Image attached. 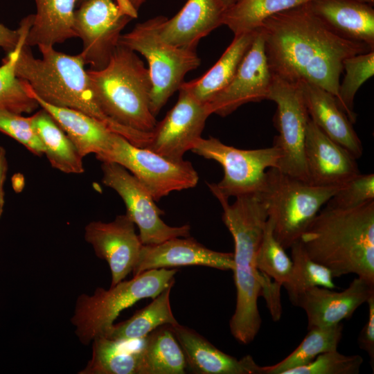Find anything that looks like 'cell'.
<instances>
[{
  "label": "cell",
  "mask_w": 374,
  "mask_h": 374,
  "mask_svg": "<svg viewBox=\"0 0 374 374\" xmlns=\"http://www.w3.org/2000/svg\"><path fill=\"white\" fill-rule=\"evenodd\" d=\"M368 307V320L359 335L357 341L359 348L367 353L370 364L374 371V294L367 301Z\"/></svg>",
  "instance_id": "cell-40"
},
{
  "label": "cell",
  "mask_w": 374,
  "mask_h": 374,
  "mask_svg": "<svg viewBox=\"0 0 374 374\" xmlns=\"http://www.w3.org/2000/svg\"><path fill=\"white\" fill-rule=\"evenodd\" d=\"M175 105L151 132L145 147L154 152L173 161H181L201 138L208 117L206 105L180 87Z\"/></svg>",
  "instance_id": "cell-14"
},
{
  "label": "cell",
  "mask_w": 374,
  "mask_h": 374,
  "mask_svg": "<svg viewBox=\"0 0 374 374\" xmlns=\"http://www.w3.org/2000/svg\"><path fill=\"white\" fill-rule=\"evenodd\" d=\"M272 74L259 29L227 86L206 103L209 114L226 116L240 106L267 99Z\"/></svg>",
  "instance_id": "cell-15"
},
{
  "label": "cell",
  "mask_w": 374,
  "mask_h": 374,
  "mask_svg": "<svg viewBox=\"0 0 374 374\" xmlns=\"http://www.w3.org/2000/svg\"><path fill=\"white\" fill-rule=\"evenodd\" d=\"M36 13L25 44L53 46L78 37L74 29L77 0H35Z\"/></svg>",
  "instance_id": "cell-25"
},
{
  "label": "cell",
  "mask_w": 374,
  "mask_h": 374,
  "mask_svg": "<svg viewBox=\"0 0 374 374\" xmlns=\"http://www.w3.org/2000/svg\"><path fill=\"white\" fill-rule=\"evenodd\" d=\"M195 154L220 163L224 170L222 180L207 184L213 195L230 197L260 193L267 170L278 168L279 149L269 148L242 150L227 145L214 137L199 138L190 150Z\"/></svg>",
  "instance_id": "cell-9"
},
{
  "label": "cell",
  "mask_w": 374,
  "mask_h": 374,
  "mask_svg": "<svg viewBox=\"0 0 374 374\" xmlns=\"http://www.w3.org/2000/svg\"><path fill=\"white\" fill-rule=\"evenodd\" d=\"M343 69L346 73L342 83L339 84L337 101L350 122L354 123L356 121V114L353 111L355 96L362 84L374 75V50L346 58L343 62Z\"/></svg>",
  "instance_id": "cell-35"
},
{
  "label": "cell",
  "mask_w": 374,
  "mask_h": 374,
  "mask_svg": "<svg viewBox=\"0 0 374 374\" xmlns=\"http://www.w3.org/2000/svg\"><path fill=\"white\" fill-rule=\"evenodd\" d=\"M273 75L294 82H308L337 100L343 62L374 47L346 38L304 3L267 18L258 28Z\"/></svg>",
  "instance_id": "cell-1"
},
{
  "label": "cell",
  "mask_w": 374,
  "mask_h": 374,
  "mask_svg": "<svg viewBox=\"0 0 374 374\" xmlns=\"http://www.w3.org/2000/svg\"><path fill=\"white\" fill-rule=\"evenodd\" d=\"M182 266H205L233 270V253L210 249L193 238L178 237L157 244H143L133 276L145 271Z\"/></svg>",
  "instance_id": "cell-19"
},
{
  "label": "cell",
  "mask_w": 374,
  "mask_h": 374,
  "mask_svg": "<svg viewBox=\"0 0 374 374\" xmlns=\"http://www.w3.org/2000/svg\"><path fill=\"white\" fill-rule=\"evenodd\" d=\"M8 170V163L5 148L0 145V218L5 204L4 184Z\"/></svg>",
  "instance_id": "cell-42"
},
{
  "label": "cell",
  "mask_w": 374,
  "mask_h": 374,
  "mask_svg": "<svg viewBox=\"0 0 374 374\" xmlns=\"http://www.w3.org/2000/svg\"><path fill=\"white\" fill-rule=\"evenodd\" d=\"M135 341L98 337L92 344L91 359L79 374H138L140 353Z\"/></svg>",
  "instance_id": "cell-29"
},
{
  "label": "cell",
  "mask_w": 374,
  "mask_h": 374,
  "mask_svg": "<svg viewBox=\"0 0 374 374\" xmlns=\"http://www.w3.org/2000/svg\"><path fill=\"white\" fill-rule=\"evenodd\" d=\"M223 13L217 0H188L174 17L163 19L160 35L172 45L195 49L202 38L222 25Z\"/></svg>",
  "instance_id": "cell-21"
},
{
  "label": "cell",
  "mask_w": 374,
  "mask_h": 374,
  "mask_svg": "<svg viewBox=\"0 0 374 374\" xmlns=\"http://www.w3.org/2000/svg\"><path fill=\"white\" fill-rule=\"evenodd\" d=\"M85 1H87V0H77V4H76V6H79L81 3H82L84 2Z\"/></svg>",
  "instance_id": "cell-47"
},
{
  "label": "cell",
  "mask_w": 374,
  "mask_h": 374,
  "mask_svg": "<svg viewBox=\"0 0 374 374\" xmlns=\"http://www.w3.org/2000/svg\"><path fill=\"white\" fill-rule=\"evenodd\" d=\"M300 84L311 121L356 159L360 158L363 153L362 142L353 123L339 107L336 98L315 84L308 82H300Z\"/></svg>",
  "instance_id": "cell-22"
},
{
  "label": "cell",
  "mask_w": 374,
  "mask_h": 374,
  "mask_svg": "<svg viewBox=\"0 0 374 374\" xmlns=\"http://www.w3.org/2000/svg\"><path fill=\"white\" fill-rule=\"evenodd\" d=\"M267 100L276 105L274 125L278 132L274 145L280 152L277 169L294 177L308 181L304 145L308 114L300 83H294L272 75Z\"/></svg>",
  "instance_id": "cell-11"
},
{
  "label": "cell",
  "mask_w": 374,
  "mask_h": 374,
  "mask_svg": "<svg viewBox=\"0 0 374 374\" xmlns=\"http://www.w3.org/2000/svg\"><path fill=\"white\" fill-rule=\"evenodd\" d=\"M84 237L96 256L107 262L111 286L132 272L143 244L136 233L135 224L126 213L109 222H90L84 227Z\"/></svg>",
  "instance_id": "cell-16"
},
{
  "label": "cell",
  "mask_w": 374,
  "mask_h": 374,
  "mask_svg": "<svg viewBox=\"0 0 374 374\" xmlns=\"http://www.w3.org/2000/svg\"><path fill=\"white\" fill-rule=\"evenodd\" d=\"M0 132L23 145L36 156L44 154V147L33 123L31 116L0 110Z\"/></svg>",
  "instance_id": "cell-39"
},
{
  "label": "cell",
  "mask_w": 374,
  "mask_h": 374,
  "mask_svg": "<svg viewBox=\"0 0 374 374\" xmlns=\"http://www.w3.org/2000/svg\"><path fill=\"white\" fill-rule=\"evenodd\" d=\"M30 27L26 29L18 46L8 53L0 66V110L19 114H30L39 107L27 91L25 81L19 78L15 72L20 49L25 44Z\"/></svg>",
  "instance_id": "cell-33"
},
{
  "label": "cell",
  "mask_w": 374,
  "mask_h": 374,
  "mask_svg": "<svg viewBox=\"0 0 374 374\" xmlns=\"http://www.w3.org/2000/svg\"><path fill=\"white\" fill-rule=\"evenodd\" d=\"M42 58H35L30 47L23 44L16 62L17 76L28 83L34 94L45 103L81 112L104 123L112 132L133 145L145 148L151 132L121 126L100 107L85 63L80 54L68 55L53 46H38Z\"/></svg>",
  "instance_id": "cell-3"
},
{
  "label": "cell",
  "mask_w": 374,
  "mask_h": 374,
  "mask_svg": "<svg viewBox=\"0 0 374 374\" xmlns=\"http://www.w3.org/2000/svg\"><path fill=\"white\" fill-rule=\"evenodd\" d=\"M304 156L308 181L314 185L339 187L360 173L357 159L311 119L306 127Z\"/></svg>",
  "instance_id": "cell-17"
},
{
  "label": "cell",
  "mask_w": 374,
  "mask_h": 374,
  "mask_svg": "<svg viewBox=\"0 0 374 374\" xmlns=\"http://www.w3.org/2000/svg\"><path fill=\"white\" fill-rule=\"evenodd\" d=\"M138 374H184L187 362L169 325H163L141 339Z\"/></svg>",
  "instance_id": "cell-27"
},
{
  "label": "cell",
  "mask_w": 374,
  "mask_h": 374,
  "mask_svg": "<svg viewBox=\"0 0 374 374\" xmlns=\"http://www.w3.org/2000/svg\"><path fill=\"white\" fill-rule=\"evenodd\" d=\"M87 73L106 116L131 130H153L157 121L150 109V72L134 51L118 44L104 68L89 69Z\"/></svg>",
  "instance_id": "cell-5"
},
{
  "label": "cell",
  "mask_w": 374,
  "mask_h": 374,
  "mask_svg": "<svg viewBox=\"0 0 374 374\" xmlns=\"http://www.w3.org/2000/svg\"><path fill=\"white\" fill-rule=\"evenodd\" d=\"M314 0H238L224 11L222 25L234 35L255 31L269 17Z\"/></svg>",
  "instance_id": "cell-32"
},
{
  "label": "cell",
  "mask_w": 374,
  "mask_h": 374,
  "mask_svg": "<svg viewBox=\"0 0 374 374\" xmlns=\"http://www.w3.org/2000/svg\"><path fill=\"white\" fill-rule=\"evenodd\" d=\"M146 0H130L134 7L138 10Z\"/></svg>",
  "instance_id": "cell-45"
},
{
  "label": "cell",
  "mask_w": 374,
  "mask_h": 374,
  "mask_svg": "<svg viewBox=\"0 0 374 374\" xmlns=\"http://www.w3.org/2000/svg\"><path fill=\"white\" fill-rule=\"evenodd\" d=\"M374 294V284L357 277L341 292L316 286L308 289L292 304L304 310L308 328L328 327L350 319Z\"/></svg>",
  "instance_id": "cell-18"
},
{
  "label": "cell",
  "mask_w": 374,
  "mask_h": 374,
  "mask_svg": "<svg viewBox=\"0 0 374 374\" xmlns=\"http://www.w3.org/2000/svg\"><path fill=\"white\" fill-rule=\"evenodd\" d=\"M363 362L359 355H345L337 349L323 353L308 364L285 374H358Z\"/></svg>",
  "instance_id": "cell-37"
},
{
  "label": "cell",
  "mask_w": 374,
  "mask_h": 374,
  "mask_svg": "<svg viewBox=\"0 0 374 374\" xmlns=\"http://www.w3.org/2000/svg\"><path fill=\"white\" fill-rule=\"evenodd\" d=\"M373 201L374 175L359 173L340 186L326 206L338 209H353Z\"/></svg>",
  "instance_id": "cell-38"
},
{
  "label": "cell",
  "mask_w": 374,
  "mask_h": 374,
  "mask_svg": "<svg viewBox=\"0 0 374 374\" xmlns=\"http://www.w3.org/2000/svg\"><path fill=\"white\" fill-rule=\"evenodd\" d=\"M31 118L51 166L67 174L84 172L83 157L51 115L41 108Z\"/></svg>",
  "instance_id": "cell-28"
},
{
  "label": "cell",
  "mask_w": 374,
  "mask_h": 374,
  "mask_svg": "<svg viewBox=\"0 0 374 374\" xmlns=\"http://www.w3.org/2000/svg\"><path fill=\"white\" fill-rule=\"evenodd\" d=\"M172 287L164 289L148 305L127 320L114 323L105 337L123 341H138L161 326L177 323L170 306Z\"/></svg>",
  "instance_id": "cell-30"
},
{
  "label": "cell",
  "mask_w": 374,
  "mask_h": 374,
  "mask_svg": "<svg viewBox=\"0 0 374 374\" xmlns=\"http://www.w3.org/2000/svg\"><path fill=\"white\" fill-rule=\"evenodd\" d=\"M292 269L288 280L283 286L292 303L304 291L319 286L328 289L336 287L331 271L314 261L305 251L300 240L291 247Z\"/></svg>",
  "instance_id": "cell-34"
},
{
  "label": "cell",
  "mask_w": 374,
  "mask_h": 374,
  "mask_svg": "<svg viewBox=\"0 0 374 374\" xmlns=\"http://www.w3.org/2000/svg\"><path fill=\"white\" fill-rule=\"evenodd\" d=\"M285 359L272 366H261V374H285L287 371L305 366L320 354L337 350L342 337L341 323L328 327H314Z\"/></svg>",
  "instance_id": "cell-31"
},
{
  "label": "cell",
  "mask_w": 374,
  "mask_h": 374,
  "mask_svg": "<svg viewBox=\"0 0 374 374\" xmlns=\"http://www.w3.org/2000/svg\"><path fill=\"white\" fill-rule=\"evenodd\" d=\"M300 241L308 255L334 278L355 274L374 284V201L353 209L326 206Z\"/></svg>",
  "instance_id": "cell-4"
},
{
  "label": "cell",
  "mask_w": 374,
  "mask_h": 374,
  "mask_svg": "<svg viewBox=\"0 0 374 374\" xmlns=\"http://www.w3.org/2000/svg\"><path fill=\"white\" fill-rule=\"evenodd\" d=\"M256 267L278 287L288 280L292 269V259L275 238L273 223L268 217L256 255Z\"/></svg>",
  "instance_id": "cell-36"
},
{
  "label": "cell",
  "mask_w": 374,
  "mask_h": 374,
  "mask_svg": "<svg viewBox=\"0 0 374 374\" xmlns=\"http://www.w3.org/2000/svg\"><path fill=\"white\" fill-rule=\"evenodd\" d=\"M357 1H362V2H364V3H368L370 5H373V3H374V0H357Z\"/></svg>",
  "instance_id": "cell-46"
},
{
  "label": "cell",
  "mask_w": 374,
  "mask_h": 374,
  "mask_svg": "<svg viewBox=\"0 0 374 374\" xmlns=\"http://www.w3.org/2000/svg\"><path fill=\"white\" fill-rule=\"evenodd\" d=\"M186 357L187 366L198 374H261L251 355L238 359L213 346L193 329L179 323L169 325Z\"/></svg>",
  "instance_id": "cell-20"
},
{
  "label": "cell",
  "mask_w": 374,
  "mask_h": 374,
  "mask_svg": "<svg viewBox=\"0 0 374 374\" xmlns=\"http://www.w3.org/2000/svg\"><path fill=\"white\" fill-rule=\"evenodd\" d=\"M313 11L342 36L374 47V10L357 0H314Z\"/></svg>",
  "instance_id": "cell-24"
},
{
  "label": "cell",
  "mask_w": 374,
  "mask_h": 374,
  "mask_svg": "<svg viewBox=\"0 0 374 374\" xmlns=\"http://www.w3.org/2000/svg\"><path fill=\"white\" fill-rule=\"evenodd\" d=\"M102 182L114 190L126 206V214L139 228L143 244H157L178 237L190 236V226H170L161 218L164 213L154 203L148 190L121 165L103 161Z\"/></svg>",
  "instance_id": "cell-12"
},
{
  "label": "cell",
  "mask_w": 374,
  "mask_h": 374,
  "mask_svg": "<svg viewBox=\"0 0 374 374\" xmlns=\"http://www.w3.org/2000/svg\"><path fill=\"white\" fill-rule=\"evenodd\" d=\"M256 34V30L234 35L231 43L208 71L197 79L184 82L180 87L198 101L207 103L232 80Z\"/></svg>",
  "instance_id": "cell-26"
},
{
  "label": "cell",
  "mask_w": 374,
  "mask_h": 374,
  "mask_svg": "<svg viewBox=\"0 0 374 374\" xmlns=\"http://www.w3.org/2000/svg\"><path fill=\"white\" fill-rule=\"evenodd\" d=\"M238 0H217L220 7L224 10H226L230 8L233 4H234Z\"/></svg>",
  "instance_id": "cell-44"
},
{
  "label": "cell",
  "mask_w": 374,
  "mask_h": 374,
  "mask_svg": "<svg viewBox=\"0 0 374 374\" xmlns=\"http://www.w3.org/2000/svg\"><path fill=\"white\" fill-rule=\"evenodd\" d=\"M25 82L29 95L51 115L82 157L89 154H94L96 157L109 149L115 133L104 123L81 112L45 103L37 98L28 83Z\"/></svg>",
  "instance_id": "cell-23"
},
{
  "label": "cell",
  "mask_w": 374,
  "mask_h": 374,
  "mask_svg": "<svg viewBox=\"0 0 374 374\" xmlns=\"http://www.w3.org/2000/svg\"><path fill=\"white\" fill-rule=\"evenodd\" d=\"M223 208L222 221L234 241L233 271L236 287L235 312L229 322L231 333L242 344H250L256 337L262 319L258 299L270 278L256 267V255L267 220V206L260 193L229 199L215 195Z\"/></svg>",
  "instance_id": "cell-2"
},
{
  "label": "cell",
  "mask_w": 374,
  "mask_h": 374,
  "mask_svg": "<svg viewBox=\"0 0 374 374\" xmlns=\"http://www.w3.org/2000/svg\"><path fill=\"white\" fill-rule=\"evenodd\" d=\"M340 187V186H339ZM314 185L272 168L267 170L260 192L273 223L275 238L285 249L301 235L339 188Z\"/></svg>",
  "instance_id": "cell-7"
},
{
  "label": "cell",
  "mask_w": 374,
  "mask_h": 374,
  "mask_svg": "<svg viewBox=\"0 0 374 374\" xmlns=\"http://www.w3.org/2000/svg\"><path fill=\"white\" fill-rule=\"evenodd\" d=\"M34 15H29L20 22L17 30H11L0 23V47L7 53L13 51L18 46L21 37L27 28L32 26Z\"/></svg>",
  "instance_id": "cell-41"
},
{
  "label": "cell",
  "mask_w": 374,
  "mask_h": 374,
  "mask_svg": "<svg viewBox=\"0 0 374 374\" xmlns=\"http://www.w3.org/2000/svg\"><path fill=\"white\" fill-rule=\"evenodd\" d=\"M176 269H153L122 280L109 290L97 287L92 295L81 294L75 303L71 322L81 344L89 345L105 336L125 309L140 300L154 299L173 285Z\"/></svg>",
  "instance_id": "cell-6"
},
{
  "label": "cell",
  "mask_w": 374,
  "mask_h": 374,
  "mask_svg": "<svg viewBox=\"0 0 374 374\" xmlns=\"http://www.w3.org/2000/svg\"><path fill=\"white\" fill-rule=\"evenodd\" d=\"M120 10L132 19L138 17V10L134 7L130 0H115Z\"/></svg>",
  "instance_id": "cell-43"
},
{
  "label": "cell",
  "mask_w": 374,
  "mask_h": 374,
  "mask_svg": "<svg viewBox=\"0 0 374 374\" xmlns=\"http://www.w3.org/2000/svg\"><path fill=\"white\" fill-rule=\"evenodd\" d=\"M132 19L113 0H87L78 6L74 29L83 45L79 54L90 69H101L108 64L121 31Z\"/></svg>",
  "instance_id": "cell-13"
},
{
  "label": "cell",
  "mask_w": 374,
  "mask_h": 374,
  "mask_svg": "<svg viewBox=\"0 0 374 374\" xmlns=\"http://www.w3.org/2000/svg\"><path fill=\"white\" fill-rule=\"evenodd\" d=\"M96 159L117 163L126 168L159 201L173 191L194 188L198 173L188 161H173L139 148L114 134L109 149Z\"/></svg>",
  "instance_id": "cell-10"
},
{
  "label": "cell",
  "mask_w": 374,
  "mask_h": 374,
  "mask_svg": "<svg viewBox=\"0 0 374 374\" xmlns=\"http://www.w3.org/2000/svg\"><path fill=\"white\" fill-rule=\"evenodd\" d=\"M165 17L139 23L121 34L119 44L140 53L148 64L152 82L150 109L156 116L180 88L186 75L200 64L195 49L179 47L163 40L159 33Z\"/></svg>",
  "instance_id": "cell-8"
}]
</instances>
